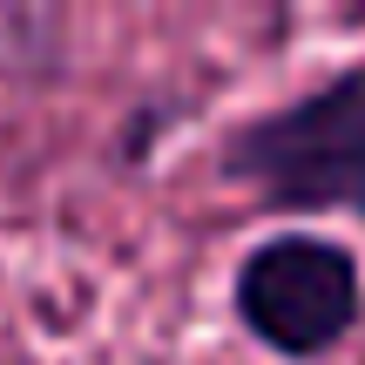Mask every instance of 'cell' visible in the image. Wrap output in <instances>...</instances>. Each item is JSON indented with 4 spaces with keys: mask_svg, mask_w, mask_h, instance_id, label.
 Listing matches in <instances>:
<instances>
[{
    "mask_svg": "<svg viewBox=\"0 0 365 365\" xmlns=\"http://www.w3.org/2000/svg\"><path fill=\"white\" fill-rule=\"evenodd\" d=\"M217 170L277 217H365V61H345L291 102L237 122L217 149Z\"/></svg>",
    "mask_w": 365,
    "mask_h": 365,
    "instance_id": "6da1fadb",
    "label": "cell"
},
{
    "mask_svg": "<svg viewBox=\"0 0 365 365\" xmlns=\"http://www.w3.org/2000/svg\"><path fill=\"white\" fill-rule=\"evenodd\" d=\"M230 312L264 352L277 359H325L331 345L352 339L365 312V277L359 257L339 237L318 230H277L237 257L230 277Z\"/></svg>",
    "mask_w": 365,
    "mask_h": 365,
    "instance_id": "7a4b0ae2",
    "label": "cell"
}]
</instances>
